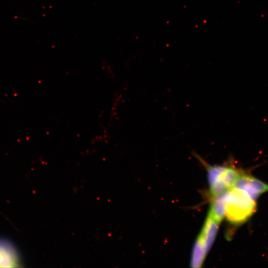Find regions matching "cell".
<instances>
[{
	"mask_svg": "<svg viewBox=\"0 0 268 268\" xmlns=\"http://www.w3.org/2000/svg\"><path fill=\"white\" fill-rule=\"evenodd\" d=\"M223 196L225 217L233 224L243 223L256 211V201L243 190L231 187Z\"/></svg>",
	"mask_w": 268,
	"mask_h": 268,
	"instance_id": "cell-1",
	"label": "cell"
},
{
	"mask_svg": "<svg viewBox=\"0 0 268 268\" xmlns=\"http://www.w3.org/2000/svg\"><path fill=\"white\" fill-rule=\"evenodd\" d=\"M206 167L210 192L214 198L230 189L244 172L229 163L222 165L211 166L196 155Z\"/></svg>",
	"mask_w": 268,
	"mask_h": 268,
	"instance_id": "cell-2",
	"label": "cell"
},
{
	"mask_svg": "<svg viewBox=\"0 0 268 268\" xmlns=\"http://www.w3.org/2000/svg\"><path fill=\"white\" fill-rule=\"evenodd\" d=\"M232 187L246 192L255 201L262 194L268 191V185L246 173L242 174Z\"/></svg>",
	"mask_w": 268,
	"mask_h": 268,
	"instance_id": "cell-3",
	"label": "cell"
},
{
	"mask_svg": "<svg viewBox=\"0 0 268 268\" xmlns=\"http://www.w3.org/2000/svg\"><path fill=\"white\" fill-rule=\"evenodd\" d=\"M20 264L17 251L8 240L0 238V267H17Z\"/></svg>",
	"mask_w": 268,
	"mask_h": 268,
	"instance_id": "cell-4",
	"label": "cell"
},
{
	"mask_svg": "<svg viewBox=\"0 0 268 268\" xmlns=\"http://www.w3.org/2000/svg\"><path fill=\"white\" fill-rule=\"evenodd\" d=\"M219 223L208 215L197 239L202 244L207 254L215 240Z\"/></svg>",
	"mask_w": 268,
	"mask_h": 268,
	"instance_id": "cell-5",
	"label": "cell"
},
{
	"mask_svg": "<svg viewBox=\"0 0 268 268\" xmlns=\"http://www.w3.org/2000/svg\"><path fill=\"white\" fill-rule=\"evenodd\" d=\"M208 215L220 223L225 217V206L223 193L214 198Z\"/></svg>",
	"mask_w": 268,
	"mask_h": 268,
	"instance_id": "cell-6",
	"label": "cell"
}]
</instances>
